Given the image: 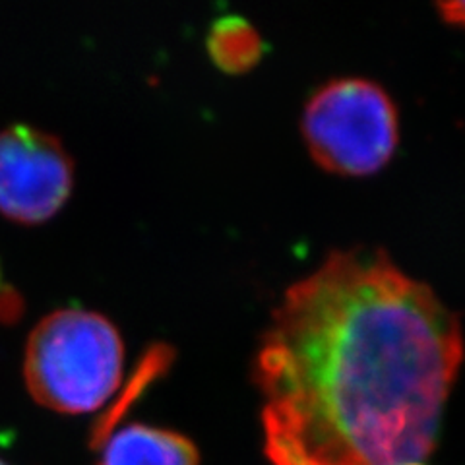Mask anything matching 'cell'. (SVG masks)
I'll return each instance as SVG.
<instances>
[{
  "label": "cell",
  "instance_id": "obj_1",
  "mask_svg": "<svg viewBox=\"0 0 465 465\" xmlns=\"http://www.w3.org/2000/svg\"><path fill=\"white\" fill-rule=\"evenodd\" d=\"M460 318L381 249L331 252L291 285L254 361L273 465L425 460L463 362Z\"/></svg>",
  "mask_w": 465,
  "mask_h": 465
},
{
  "label": "cell",
  "instance_id": "obj_2",
  "mask_svg": "<svg viewBox=\"0 0 465 465\" xmlns=\"http://www.w3.org/2000/svg\"><path fill=\"white\" fill-rule=\"evenodd\" d=\"M124 343L111 320L80 307L56 309L29 331L25 388L39 405L64 415L101 410L121 386Z\"/></svg>",
  "mask_w": 465,
  "mask_h": 465
},
{
  "label": "cell",
  "instance_id": "obj_3",
  "mask_svg": "<svg viewBox=\"0 0 465 465\" xmlns=\"http://www.w3.org/2000/svg\"><path fill=\"white\" fill-rule=\"evenodd\" d=\"M301 133L311 157L341 177H367L388 165L398 145V111L365 78L324 84L304 105Z\"/></svg>",
  "mask_w": 465,
  "mask_h": 465
},
{
  "label": "cell",
  "instance_id": "obj_4",
  "mask_svg": "<svg viewBox=\"0 0 465 465\" xmlns=\"http://www.w3.org/2000/svg\"><path fill=\"white\" fill-rule=\"evenodd\" d=\"M74 186V162L45 130L12 124L0 130V213L37 225L61 210Z\"/></svg>",
  "mask_w": 465,
  "mask_h": 465
},
{
  "label": "cell",
  "instance_id": "obj_5",
  "mask_svg": "<svg viewBox=\"0 0 465 465\" xmlns=\"http://www.w3.org/2000/svg\"><path fill=\"white\" fill-rule=\"evenodd\" d=\"M198 448L186 436L142 423L126 425L105 439L97 465H198Z\"/></svg>",
  "mask_w": 465,
  "mask_h": 465
},
{
  "label": "cell",
  "instance_id": "obj_6",
  "mask_svg": "<svg viewBox=\"0 0 465 465\" xmlns=\"http://www.w3.org/2000/svg\"><path fill=\"white\" fill-rule=\"evenodd\" d=\"M212 61L229 74L251 70L264 53V43L256 29L239 16L215 20L208 35Z\"/></svg>",
  "mask_w": 465,
  "mask_h": 465
},
{
  "label": "cell",
  "instance_id": "obj_7",
  "mask_svg": "<svg viewBox=\"0 0 465 465\" xmlns=\"http://www.w3.org/2000/svg\"><path fill=\"white\" fill-rule=\"evenodd\" d=\"M24 302L22 297L14 289L3 287L0 289V320L3 322H14L22 316Z\"/></svg>",
  "mask_w": 465,
  "mask_h": 465
},
{
  "label": "cell",
  "instance_id": "obj_8",
  "mask_svg": "<svg viewBox=\"0 0 465 465\" xmlns=\"http://www.w3.org/2000/svg\"><path fill=\"white\" fill-rule=\"evenodd\" d=\"M436 8H439L440 18L446 24L465 29V0L461 3H440L436 5Z\"/></svg>",
  "mask_w": 465,
  "mask_h": 465
},
{
  "label": "cell",
  "instance_id": "obj_9",
  "mask_svg": "<svg viewBox=\"0 0 465 465\" xmlns=\"http://www.w3.org/2000/svg\"><path fill=\"white\" fill-rule=\"evenodd\" d=\"M0 289H3V266H0Z\"/></svg>",
  "mask_w": 465,
  "mask_h": 465
},
{
  "label": "cell",
  "instance_id": "obj_10",
  "mask_svg": "<svg viewBox=\"0 0 465 465\" xmlns=\"http://www.w3.org/2000/svg\"><path fill=\"white\" fill-rule=\"evenodd\" d=\"M0 465H8V463H6L3 458H0Z\"/></svg>",
  "mask_w": 465,
  "mask_h": 465
},
{
  "label": "cell",
  "instance_id": "obj_11",
  "mask_svg": "<svg viewBox=\"0 0 465 465\" xmlns=\"http://www.w3.org/2000/svg\"><path fill=\"white\" fill-rule=\"evenodd\" d=\"M411 465H419V463H411Z\"/></svg>",
  "mask_w": 465,
  "mask_h": 465
}]
</instances>
